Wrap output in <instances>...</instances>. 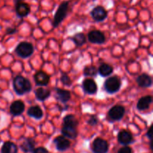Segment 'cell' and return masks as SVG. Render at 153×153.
Returning <instances> with one entry per match:
<instances>
[{
    "label": "cell",
    "mask_w": 153,
    "mask_h": 153,
    "mask_svg": "<svg viewBox=\"0 0 153 153\" xmlns=\"http://www.w3.org/2000/svg\"><path fill=\"white\" fill-rule=\"evenodd\" d=\"M121 80L118 76H114L109 77L105 80L104 83V88L107 93L114 94L118 92L121 88Z\"/></svg>",
    "instance_id": "cell-3"
},
{
    "label": "cell",
    "mask_w": 153,
    "mask_h": 153,
    "mask_svg": "<svg viewBox=\"0 0 153 153\" xmlns=\"http://www.w3.org/2000/svg\"><path fill=\"white\" fill-rule=\"evenodd\" d=\"M25 111V104L21 100H16L11 104L10 107V112L13 116H19Z\"/></svg>",
    "instance_id": "cell-13"
},
{
    "label": "cell",
    "mask_w": 153,
    "mask_h": 153,
    "mask_svg": "<svg viewBox=\"0 0 153 153\" xmlns=\"http://www.w3.org/2000/svg\"><path fill=\"white\" fill-rule=\"evenodd\" d=\"M53 142L55 144L56 149L58 151H61V152H64V151L67 150L70 146V140L63 135L55 137L54 139Z\"/></svg>",
    "instance_id": "cell-9"
},
{
    "label": "cell",
    "mask_w": 153,
    "mask_h": 153,
    "mask_svg": "<svg viewBox=\"0 0 153 153\" xmlns=\"http://www.w3.org/2000/svg\"><path fill=\"white\" fill-rule=\"evenodd\" d=\"M27 114L36 120H40L43 116V112L40 106H31L27 111Z\"/></svg>",
    "instance_id": "cell-18"
},
{
    "label": "cell",
    "mask_w": 153,
    "mask_h": 153,
    "mask_svg": "<svg viewBox=\"0 0 153 153\" xmlns=\"http://www.w3.org/2000/svg\"><path fill=\"white\" fill-rule=\"evenodd\" d=\"M33 153H49L48 150L44 147H37L33 150Z\"/></svg>",
    "instance_id": "cell-30"
},
{
    "label": "cell",
    "mask_w": 153,
    "mask_h": 153,
    "mask_svg": "<svg viewBox=\"0 0 153 153\" xmlns=\"http://www.w3.org/2000/svg\"><path fill=\"white\" fill-rule=\"evenodd\" d=\"M23 1V0H14V2H15V4H17V3L21 2V1Z\"/></svg>",
    "instance_id": "cell-33"
},
{
    "label": "cell",
    "mask_w": 153,
    "mask_h": 153,
    "mask_svg": "<svg viewBox=\"0 0 153 153\" xmlns=\"http://www.w3.org/2000/svg\"><path fill=\"white\" fill-rule=\"evenodd\" d=\"M92 150L94 153H107L108 151V143L104 139L97 137L93 142Z\"/></svg>",
    "instance_id": "cell-5"
},
{
    "label": "cell",
    "mask_w": 153,
    "mask_h": 153,
    "mask_svg": "<svg viewBox=\"0 0 153 153\" xmlns=\"http://www.w3.org/2000/svg\"><path fill=\"white\" fill-rule=\"evenodd\" d=\"M35 146V142L33 138H25L20 144V149L24 152H33Z\"/></svg>",
    "instance_id": "cell-20"
},
{
    "label": "cell",
    "mask_w": 153,
    "mask_h": 153,
    "mask_svg": "<svg viewBox=\"0 0 153 153\" xmlns=\"http://www.w3.org/2000/svg\"><path fill=\"white\" fill-rule=\"evenodd\" d=\"M98 73L102 77H108L113 73L114 68L108 64H102L98 69Z\"/></svg>",
    "instance_id": "cell-22"
},
{
    "label": "cell",
    "mask_w": 153,
    "mask_h": 153,
    "mask_svg": "<svg viewBox=\"0 0 153 153\" xmlns=\"http://www.w3.org/2000/svg\"><path fill=\"white\" fill-rule=\"evenodd\" d=\"M63 125L77 128L78 125H79V122H78L77 119H76L74 115L68 114L64 117V120H63Z\"/></svg>",
    "instance_id": "cell-24"
},
{
    "label": "cell",
    "mask_w": 153,
    "mask_h": 153,
    "mask_svg": "<svg viewBox=\"0 0 153 153\" xmlns=\"http://www.w3.org/2000/svg\"><path fill=\"white\" fill-rule=\"evenodd\" d=\"M55 91H56V96H55L56 99L61 102H67L71 97L70 92L68 91L61 89V88H57L55 89Z\"/></svg>",
    "instance_id": "cell-19"
},
{
    "label": "cell",
    "mask_w": 153,
    "mask_h": 153,
    "mask_svg": "<svg viewBox=\"0 0 153 153\" xmlns=\"http://www.w3.org/2000/svg\"><path fill=\"white\" fill-rule=\"evenodd\" d=\"M17 146L12 142L7 141L3 144L1 149V153H17Z\"/></svg>",
    "instance_id": "cell-23"
},
{
    "label": "cell",
    "mask_w": 153,
    "mask_h": 153,
    "mask_svg": "<svg viewBox=\"0 0 153 153\" xmlns=\"http://www.w3.org/2000/svg\"><path fill=\"white\" fill-rule=\"evenodd\" d=\"M15 52L22 58H27L31 56L34 52V46L28 42H22L16 47Z\"/></svg>",
    "instance_id": "cell-4"
},
{
    "label": "cell",
    "mask_w": 153,
    "mask_h": 153,
    "mask_svg": "<svg viewBox=\"0 0 153 153\" xmlns=\"http://www.w3.org/2000/svg\"><path fill=\"white\" fill-rule=\"evenodd\" d=\"M117 140L120 144L126 145L130 144L134 141V138L130 131H127V130H121L117 135Z\"/></svg>",
    "instance_id": "cell-10"
},
{
    "label": "cell",
    "mask_w": 153,
    "mask_h": 153,
    "mask_svg": "<svg viewBox=\"0 0 153 153\" xmlns=\"http://www.w3.org/2000/svg\"><path fill=\"white\" fill-rule=\"evenodd\" d=\"M146 136L148 137V138L150 140V141L152 140V127H150V128H149V130H148L147 133H146Z\"/></svg>",
    "instance_id": "cell-32"
},
{
    "label": "cell",
    "mask_w": 153,
    "mask_h": 153,
    "mask_svg": "<svg viewBox=\"0 0 153 153\" xmlns=\"http://www.w3.org/2000/svg\"><path fill=\"white\" fill-rule=\"evenodd\" d=\"M125 108L122 105H114L109 110L108 117L112 121L120 120L125 114Z\"/></svg>",
    "instance_id": "cell-6"
},
{
    "label": "cell",
    "mask_w": 153,
    "mask_h": 153,
    "mask_svg": "<svg viewBox=\"0 0 153 153\" xmlns=\"http://www.w3.org/2000/svg\"><path fill=\"white\" fill-rule=\"evenodd\" d=\"M91 16L97 22H102L105 20L108 16V12L102 6H97L91 10Z\"/></svg>",
    "instance_id": "cell-8"
},
{
    "label": "cell",
    "mask_w": 153,
    "mask_h": 153,
    "mask_svg": "<svg viewBox=\"0 0 153 153\" xmlns=\"http://www.w3.org/2000/svg\"><path fill=\"white\" fill-rule=\"evenodd\" d=\"M13 88L15 93L19 96H22L31 91V84L28 79L22 76H17L13 81Z\"/></svg>",
    "instance_id": "cell-1"
},
{
    "label": "cell",
    "mask_w": 153,
    "mask_h": 153,
    "mask_svg": "<svg viewBox=\"0 0 153 153\" xmlns=\"http://www.w3.org/2000/svg\"><path fill=\"white\" fill-rule=\"evenodd\" d=\"M69 8V1H63L61 3L59 7H58V10H56L54 16L53 22H52V25H53L54 28H56L60 25L61 22L65 19V17L67 15V12H68Z\"/></svg>",
    "instance_id": "cell-2"
},
{
    "label": "cell",
    "mask_w": 153,
    "mask_h": 153,
    "mask_svg": "<svg viewBox=\"0 0 153 153\" xmlns=\"http://www.w3.org/2000/svg\"><path fill=\"white\" fill-rule=\"evenodd\" d=\"M61 133H62L63 136L70 139H75L78 136V131L76 128L68 126L63 125L62 128H61Z\"/></svg>",
    "instance_id": "cell-16"
},
{
    "label": "cell",
    "mask_w": 153,
    "mask_h": 153,
    "mask_svg": "<svg viewBox=\"0 0 153 153\" xmlns=\"http://www.w3.org/2000/svg\"><path fill=\"white\" fill-rule=\"evenodd\" d=\"M117 153H133L132 149L129 147V146H123L121 149H120V150L118 151Z\"/></svg>",
    "instance_id": "cell-29"
},
{
    "label": "cell",
    "mask_w": 153,
    "mask_h": 153,
    "mask_svg": "<svg viewBox=\"0 0 153 153\" xmlns=\"http://www.w3.org/2000/svg\"><path fill=\"white\" fill-rule=\"evenodd\" d=\"M73 40L76 46H82L86 43V37L83 33H77L73 37Z\"/></svg>",
    "instance_id": "cell-25"
},
{
    "label": "cell",
    "mask_w": 153,
    "mask_h": 153,
    "mask_svg": "<svg viewBox=\"0 0 153 153\" xmlns=\"http://www.w3.org/2000/svg\"><path fill=\"white\" fill-rule=\"evenodd\" d=\"M99 123V120L97 118V116L95 115H93L90 117V119L88 120V124H89L90 126H96Z\"/></svg>",
    "instance_id": "cell-28"
},
{
    "label": "cell",
    "mask_w": 153,
    "mask_h": 153,
    "mask_svg": "<svg viewBox=\"0 0 153 153\" xmlns=\"http://www.w3.org/2000/svg\"><path fill=\"white\" fill-rule=\"evenodd\" d=\"M61 80L64 85H67V86H70V85H71L72 84L71 79H70V77H69L68 76H67V75L65 74L62 75V76H61Z\"/></svg>",
    "instance_id": "cell-27"
},
{
    "label": "cell",
    "mask_w": 153,
    "mask_h": 153,
    "mask_svg": "<svg viewBox=\"0 0 153 153\" xmlns=\"http://www.w3.org/2000/svg\"><path fill=\"white\" fill-rule=\"evenodd\" d=\"M15 10H16V15L19 17H25V16H28L31 11L29 4L25 2H22V1L16 4Z\"/></svg>",
    "instance_id": "cell-14"
},
{
    "label": "cell",
    "mask_w": 153,
    "mask_h": 153,
    "mask_svg": "<svg viewBox=\"0 0 153 153\" xmlns=\"http://www.w3.org/2000/svg\"><path fill=\"white\" fill-rule=\"evenodd\" d=\"M36 85L38 86H46L49 82V76L43 71H38L34 76Z\"/></svg>",
    "instance_id": "cell-12"
},
{
    "label": "cell",
    "mask_w": 153,
    "mask_h": 153,
    "mask_svg": "<svg viewBox=\"0 0 153 153\" xmlns=\"http://www.w3.org/2000/svg\"><path fill=\"white\" fill-rule=\"evenodd\" d=\"M136 81H137V85H138L140 88H146L152 86V78H151L149 75L146 74V73L140 75V76L137 78Z\"/></svg>",
    "instance_id": "cell-15"
},
{
    "label": "cell",
    "mask_w": 153,
    "mask_h": 153,
    "mask_svg": "<svg viewBox=\"0 0 153 153\" xmlns=\"http://www.w3.org/2000/svg\"><path fill=\"white\" fill-rule=\"evenodd\" d=\"M88 38L91 43L95 44H102L105 42V37L102 31L94 30L88 33Z\"/></svg>",
    "instance_id": "cell-7"
},
{
    "label": "cell",
    "mask_w": 153,
    "mask_h": 153,
    "mask_svg": "<svg viewBox=\"0 0 153 153\" xmlns=\"http://www.w3.org/2000/svg\"><path fill=\"white\" fill-rule=\"evenodd\" d=\"M152 102V97L151 96H146V97H141L138 100L137 104V108L139 111H144L149 108V105Z\"/></svg>",
    "instance_id": "cell-17"
},
{
    "label": "cell",
    "mask_w": 153,
    "mask_h": 153,
    "mask_svg": "<svg viewBox=\"0 0 153 153\" xmlns=\"http://www.w3.org/2000/svg\"><path fill=\"white\" fill-rule=\"evenodd\" d=\"M34 94H35V97L37 100H38L40 102H43L50 97L51 91L48 89L39 88L34 91Z\"/></svg>",
    "instance_id": "cell-21"
},
{
    "label": "cell",
    "mask_w": 153,
    "mask_h": 153,
    "mask_svg": "<svg viewBox=\"0 0 153 153\" xmlns=\"http://www.w3.org/2000/svg\"><path fill=\"white\" fill-rule=\"evenodd\" d=\"M16 32V29L15 28H7V30H6V34H13L14 33Z\"/></svg>",
    "instance_id": "cell-31"
},
{
    "label": "cell",
    "mask_w": 153,
    "mask_h": 153,
    "mask_svg": "<svg viewBox=\"0 0 153 153\" xmlns=\"http://www.w3.org/2000/svg\"><path fill=\"white\" fill-rule=\"evenodd\" d=\"M97 73H98V71L94 66H87L84 69V75L87 77H96L97 76Z\"/></svg>",
    "instance_id": "cell-26"
},
{
    "label": "cell",
    "mask_w": 153,
    "mask_h": 153,
    "mask_svg": "<svg viewBox=\"0 0 153 153\" xmlns=\"http://www.w3.org/2000/svg\"><path fill=\"white\" fill-rule=\"evenodd\" d=\"M82 88L86 94L93 95L97 92V85L93 79H86L83 81Z\"/></svg>",
    "instance_id": "cell-11"
}]
</instances>
